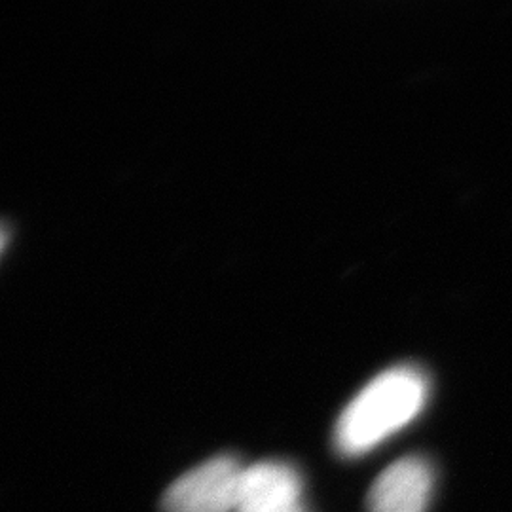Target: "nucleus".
Wrapping results in <instances>:
<instances>
[{"instance_id": "f03ea898", "label": "nucleus", "mask_w": 512, "mask_h": 512, "mask_svg": "<svg viewBox=\"0 0 512 512\" xmlns=\"http://www.w3.org/2000/svg\"><path fill=\"white\" fill-rule=\"evenodd\" d=\"M243 471L234 456L207 459L165 490L162 511L236 512Z\"/></svg>"}, {"instance_id": "f257e3e1", "label": "nucleus", "mask_w": 512, "mask_h": 512, "mask_svg": "<svg viewBox=\"0 0 512 512\" xmlns=\"http://www.w3.org/2000/svg\"><path fill=\"white\" fill-rule=\"evenodd\" d=\"M429 399V380L418 366H391L353 397L336 421L334 444L346 458L372 452L416 420Z\"/></svg>"}, {"instance_id": "7ed1b4c3", "label": "nucleus", "mask_w": 512, "mask_h": 512, "mask_svg": "<svg viewBox=\"0 0 512 512\" xmlns=\"http://www.w3.org/2000/svg\"><path fill=\"white\" fill-rule=\"evenodd\" d=\"M435 473L427 459L406 456L391 463L368 492V512H427Z\"/></svg>"}, {"instance_id": "20e7f679", "label": "nucleus", "mask_w": 512, "mask_h": 512, "mask_svg": "<svg viewBox=\"0 0 512 512\" xmlns=\"http://www.w3.org/2000/svg\"><path fill=\"white\" fill-rule=\"evenodd\" d=\"M302 505V478L293 465L260 461L245 467L236 512H296Z\"/></svg>"}, {"instance_id": "423d86ee", "label": "nucleus", "mask_w": 512, "mask_h": 512, "mask_svg": "<svg viewBox=\"0 0 512 512\" xmlns=\"http://www.w3.org/2000/svg\"><path fill=\"white\" fill-rule=\"evenodd\" d=\"M296 512H308V511H306V509H300V511H296Z\"/></svg>"}, {"instance_id": "39448f33", "label": "nucleus", "mask_w": 512, "mask_h": 512, "mask_svg": "<svg viewBox=\"0 0 512 512\" xmlns=\"http://www.w3.org/2000/svg\"><path fill=\"white\" fill-rule=\"evenodd\" d=\"M6 241H8V232H6V228L0 224V253H2V249L6 247Z\"/></svg>"}]
</instances>
